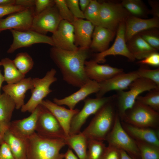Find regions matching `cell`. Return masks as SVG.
<instances>
[{"instance_id": "f546056e", "label": "cell", "mask_w": 159, "mask_h": 159, "mask_svg": "<svg viewBox=\"0 0 159 159\" xmlns=\"http://www.w3.org/2000/svg\"><path fill=\"white\" fill-rule=\"evenodd\" d=\"M4 67V81L7 84L17 82L25 78V75L23 74L17 68L13 60L9 58H3L0 61V66Z\"/></svg>"}, {"instance_id": "44dd1931", "label": "cell", "mask_w": 159, "mask_h": 159, "mask_svg": "<svg viewBox=\"0 0 159 159\" xmlns=\"http://www.w3.org/2000/svg\"><path fill=\"white\" fill-rule=\"evenodd\" d=\"M34 87L33 78H24L14 84H7L2 86L4 92L9 95L14 101L16 110L21 109L25 104V94Z\"/></svg>"}, {"instance_id": "8d00e7d4", "label": "cell", "mask_w": 159, "mask_h": 159, "mask_svg": "<svg viewBox=\"0 0 159 159\" xmlns=\"http://www.w3.org/2000/svg\"><path fill=\"white\" fill-rule=\"evenodd\" d=\"M150 46L158 51L159 49V30L158 28L148 29L138 33Z\"/></svg>"}, {"instance_id": "ac0fdd59", "label": "cell", "mask_w": 159, "mask_h": 159, "mask_svg": "<svg viewBox=\"0 0 159 159\" xmlns=\"http://www.w3.org/2000/svg\"><path fill=\"white\" fill-rule=\"evenodd\" d=\"M85 70L90 80L98 83L124 72L122 69L112 67L107 64H100L93 59L85 61Z\"/></svg>"}, {"instance_id": "836d02e7", "label": "cell", "mask_w": 159, "mask_h": 159, "mask_svg": "<svg viewBox=\"0 0 159 159\" xmlns=\"http://www.w3.org/2000/svg\"><path fill=\"white\" fill-rule=\"evenodd\" d=\"M135 141L139 150L140 159H159V147L144 142Z\"/></svg>"}, {"instance_id": "e575fe53", "label": "cell", "mask_w": 159, "mask_h": 159, "mask_svg": "<svg viewBox=\"0 0 159 159\" xmlns=\"http://www.w3.org/2000/svg\"><path fill=\"white\" fill-rule=\"evenodd\" d=\"M100 3L96 0H90V3L84 12L85 18L95 26H100Z\"/></svg>"}, {"instance_id": "5b68a950", "label": "cell", "mask_w": 159, "mask_h": 159, "mask_svg": "<svg viewBox=\"0 0 159 159\" xmlns=\"http://www.w3.org/2000/svg\"><path fill=\"white\" fill-rule=\"evenodd\" d=\"M122 120L138 127L155 128L159 123V112L136 100L132 107L126 111Z\"/></svg>"}, {"instance_id": "277c9868", "label": "cell", "mask_w": 159, "mask_h": 159, "mask_svg": "<svg viewBox=\"0 0 159 159\" xmlns=\"http://www.w3.org/2000/svg\"><path fill=\"white\" fill-rule=\"evenodd\" d=\"M128 91H117L115 95L114 101L118 110L117 114L122 120L126 111L132 107L140 94L146 91L159 89V87L150 80L139 77L130 85Z\"/></svg>"}, {"instance_id": "11a10c76", "label": "cell", "mask_w": 159, "mask_h": 159, "mask_svg": "<svg viewBox=\"0 0 159 159\" xmlns=\"http://www.w3.org/2000/svg\"></svg>"}, {"instance_id": "ffe728a7", "label": "cell", "mask_w": 159, "mask_h": 159, "mask_svg": "<svg viewBox=\"0 0 159 159\" xmlns=\"http://www.w3.org/2000/svg\"><path fill=\"white\" fill-rule=\"evenodd\" d=\"M80 88L77 91L63 98H54L53 102L59 105H66L69 109L74 110L77 103L85 100L88 95L97 93L99 86L98 83L90 80Z\"/></svg>"}, {"instance_id": "9c48e42d", "label": "cell", "mask_w": 159, "mask_h": 159, "mask_svg": "<svg viewBox=\"0 0 159 159\" xmlns=\"http://www.w3.org/2000/svg\"><path fill=\"white\" fill-rule=\"evenodd\" d=\"M115 95L100 98H87L84 100V106L72 118L70 125L69 135L78 134L88 118L95 114L103 106L113 100Z\"/></svg>"}, {"instance_id": "4316f807", "label": "cell", "mask_w": 159, "mask_h": 159, "mask_svg": "<svg viewBox=\"0 0 159 159\" xmlns=\"http://www.w3.org/2000/svg\"><path fill=\"white\" fill-rule=\"evenodd\" d=\"M3 141L8 145L15 159H26V140L16 137L8 129L4 133Z\"/></svg>"}, {"instance_id": "83f0119b", "label": "cell", "mask_w": 159, "mask_h": 159, "mask_svg": "<svg viewBox=\"0 0 159 159\" xmlns=\"http://www.w3.org/2000/svg\"><path fill=\"white\" fill-rule=\"evenodd\" d=\"M64 139L66 145L74 151L79 159H86L88 139L82 132L70 135Z\"/></svg>"}, {"instance_id": "6da1fadb", "label": "cell", "mask_w": 159, "mask_h": 159, "mask_svg": "<svg viewBox=\"0 0 159 159\" xmlns=\"http://www.w3.org/2000/svg\"><path fill=\"white\" fill-rule=\"evenodd\" d=\"M50 54L63 80L68 84L80 88L90 80L85 70V62L90 56L89 49L79 47L76 50L70 51L53 47Z\"/></svg>"}, {"instance_id": "4dcf8cb0", "label": "cell", "mask_w": 159, "mask_h": 159, "mask_svg": "<svg viewBox=\"0 0 159 159\" xmlns=\"http://www.w3.org/2000/svg\"><path fill=\"white\" fill-rule=\"evenodd\" d=\"M120 3L132 16L146 19L150 14V10L141 0H123Z\"/></svg>"}, {"instance_id": "1f68e13d", "label": "cell", "mask_w": 159, "mask_h": 159, "mask_svg": "<svg viewBox=\"0 0 159 159\" xmlns=\"http://www.w3.org/2000/svg\"><path fill=\"white\" fill-rule=\"evenodd\" d=\"M13 61L18 70L25 75L32 69L34 64L32 58L26 52L17 54Z\"/></svg>"}, {"instance_id": "2e32d148", "label": "cell", "mask_w": 159, "mask_h": 159, "mask_svg": "<svg viewBox=\"0 0 159 159\" xmlns=\"http://www.w3.org/2000/svg\"><path fill=\"white\" fill-rule=\"evenodd\" d=\"M139 77L136 71L127 73L123 72L99 83V89L96 94V97H102L106 93L112 90H125L129 88L134 81Z\"/></svg>"}, {"instance_id": "f907efd6", "label": "cell", "mask_w": 159, "mask_h": 159, "mask_svg": "<svg viewBox=\"0 0 159 159\" xmlns=\"http://www.w3.org/2000/svg\"><path fill=\"white\" fill-rule=\"evenodd\" d=\"M15 0H0V6L14 5Z\"/></svg>"}, {"instance_id": "603a6c76", "label": "cell", "mask_w": 159, "mask_h": 159, "mask_svg": "<svg viewBox=\"0 0 159 159\" xmlns=\"http://www.w3.org/2000/svg\"><path fill=\"white\" fill-rule=\"evenodd\" d=\"M72 24L74 27L75 46L89 49L95 26L87 20L76 18Z\"/></svg>"}, {"instance_id": "d6986e66", "label": "cell", "mask_w": 159, "mask_h": 159, "mask_svg": "<svg viewBox=\"0 0 159 159\" xmlns=\"http://www.w3.org/2000/svg\"><path fill=\"white\" fill-rule=\"evenodd\" d=\"M40 105L54 115L62 127L66 136H69L72 119L80 110L77 109H67L48 99L43 100Z\"/></svg>"}, {"instance_id": "60d3db41", "label": "cell", "mask_w": 159, "mask_h": 159, "mask_svg": "<svg viewBox=\"0 0 159 159\" xmlns=\"http://www.w3.org/2000/svg\"><path fill=\"white\" fill-rule=\"evenodd\" d=\"M26 8L16 5L0 6V18L8 14L23 10Z\"/></svg>"}, {"instance_id": "3957f363", "label": "cell", "mask_w": 159, "mask_h": 159, "mask_svg": "<svg viewBox=\"0 0 159 159\" xmlns=\"http://www.w3.org/2000/svg\"><path fill=\"white\" fill-rule=\"evenodd\" d=\"M114 99L97 112L89 125L82 132L88 139L106 140L112 127L116 114L112 102Z\"/></svg>"}, {"instance_id": "f6af8a7d", "label": "cell", "mask_w": 159, "mask_h": 159, "mask_svg": "<svg viewBox=\"0 0 159 159\" xmlns=\"http://www.w3.org/2000/svg\"><path fill=\"white\" fill-rule=\"evenodd\" d=\"M0 159H15L8 145L4 141L0 144Z\"/></svg>"}, {"instance_id": "8992f818", "label": "cell", "mask_w": 159, "mask_h": 159, "mask_svg": "<svg viewBox=\"0 0 159 159\" xmlns=\"http://www.w3.org/2000/svg\"><path fill=\"white\" fill-rule=\"evenodd\" d=\"M57 71L54 68L47 71L42 78H33L34 87L31 90L30 98L21 108L22 112L32 113L40 105L52 90L50 85L57 80L55 76Z\"/></svg>"}, {"instance_id": "e0dca14e", "label": "cell", "mask_w": 159, "mask_h": 159, "mask_svg": "<svg viewBox=\"0 0 159 159\" xmlns=\"http://www.w3.org/2000/svg\"><path fill=\"white\" fill-rule=\"evenodd\" d=\"M51 37L54 47L70 51H75L78 48L74 43L73 26L66 20L61 21Z\"/></svg>"}, {"instance_id": "7bdbcfd3", "label": "cell", "mask_w": 159, "mask_h": 159, "mask_svg": "<svg viewBox=\"0 0 159 159\" xmlns=\"http://www.w3.org/2000/svg\"><path fill=\"white\" fill-rule=\"evenodd\" d=\"M102 159H121L120 150L108 145L106 147Z\"/></svg>"}, {"instance_id": "484cf974", "label": "cell", "mask_w": 159, "mask_h": 159, "mask_svg": "<svg viewBox=\"0 0 159 159\" xmlns=\"http://www.w3.org/2000/svg\"><path fill=\"white\" fill-rule=\"evenodd\" d=\"M126 43L129 51L135 59H142L158 51L148 44L138 34L133 36Z\"/></svg>"}, {"instance_id": "681fc988", "label": "cell", "mask_w": 159, "mask_h": 159, "mask_svg": "<svg viewBox=\"0 0 159 159\" xmlns=\"http://www.w3.org/2000/svg\"><path fill=\"white\" fill-rule=\"evenodd\" d=\"M64 159H79L70 148H69L64 153Z\"/></svg>"}, {"instance_id": "bcb514c9", "label": "cell", "mask_w": 159, "mask_h": 159, "mask_svg": "<svg viewBox=\"0 0 159 159\" xmlns=\"http://www.w3.org/2000/svg\"><path fill=\"white\" fill-rule=\"evenodd\" d=\"M149 4L151 7L150 10V14L152 15L153 17L159 18V2L156 1H149Z\"/></svg>"}, {"instance_id": "74e56055", "label": "cell", "mask_w": 159, "mask_h": 159, "mask_svg": "<svg viewBox=\"0 0 159 159\" xmlns=\"http://www.w3.org/2000/svg\"><path fill=\"white\" fill-rule=\"evenodd\" d=\"M54 1L62 19L72 23L75 18L68 7L65 0H54Z\"/></svg>"}, {"instance_id": "ab89813d", "label": "cell", "mask_w": 159, "mask_h": 159, "mask_svg": "<svg viewBox=\"0 0 159 159\" xmlns=\"http://www.w3.org/2000/svg\"><path fill=\"white\" fill-rule=\"evenodd\" d=\"M67 4L75 18L85 19L84 12L81 10L78 0H65Z\"/></svg>"}, {"instance_id": "8fae6325", "label": "cell", "mask_w": 159, "mask_h": 159, "mask_svg": "<svg viewBox=\"0 0 159 159\" xmlns=\"http://www.w3.org/2000/svg\"><path fill=\"white\" fill-rule=\"evenodd\" d=\"M13 37V42L7 50L8 54L13 53L18 49L27 47L39 43L49 44L54 47L51 37L42 34L32 30L19 31L11 29Z\"/></svg>"}, {"instance_id": "ee69618b", "label": "cell", "mask_w": 159, "mask_h": 159, "mask_svg": "<svg viewBox=\"0 0 159 159\" xmlns=\"http://www.w3.org/2000/svg\"><path fill=\"white\" fill-rule=\"evenodd\" d=\"M54 4V0H35L34 8L35 15L38 14Z\"/></svg>"}, {"instance_id": "f5cc1de1", "label": "cell", "mask_w": 159, "mask_h": 159, "mask_svg": "<svg viewBox=\"0 0 159 159\" xmlns=\"http://www.w3.org/2000/svg\"><path fill=\"white\" fill-rule=\"evenodd\" d=\"M6 131V130L0 122V145L3 141L4 136Z\"/></svg>"}, {"instance_id": "ba28073f", "label": "cell", "mask_w": 159, "mask_h": 159, "mask_svg": "<svg viewBox=\"0 0 159 159\" xmlns=\"http://www.w3.org/2000/svg\"><path fill=\"white\" fill-rule=\"evenodd\" d=\"M131 15L120 3H100V26L117 32L120 24Z\"/></svg>"}, {"instance_id": "816d5d0a", "label": "cell", "mask_w": 159, "mask_h": 159, "mask_svg": "<svg viewBox=\"0 0 159 159\" xmlns=\"http://www.w3.org/2000/svg\"><path fill=\"white\" fill-rule=\"evenodd\" d=\"M121 154V159H136L130 156L125 151L120 150Z\"/></svg>"}, {"instance_id": "f1b7e54d", "label": "cell", "mask_w": 159, "mask_h": 159, "mask_svg": "<svg viewBox=\"0 0 159 159\" xmlns=\"http://www.w3.org/2000/svg\"><path fill=\"white\" fill-rule=\"evenodd\" d=\"M15 108L13 100L6 93L1 94L0 95V122L6 131L8 129Z\"/></svg>"}, {"instance_id": "52a82bcc", "label": "cell", "mask_w": 159, "mask_h": 159, "mask_svg": "<svg viewBox=\"0 0 159 159\" xmlns=\"http://www.w3.org/2000/svg\"><path fill=\"white\" fill-rule=\"evenodd\" d=\"M105 140L108 145L125 151L134 158L140 159L139 150L135 141L124 129L117 113L112 127Z\"/></svg>"}, {"instance_id": "d4e9b609", "label": "cell", "mask_w": 159, "mask_h": 159, "mask_svg": "<svg viewBox=\"0 0 159 159\" xmlns=\"http://www.w3.org/2000/svg\"><path fill=\"white\" fill-rule=\"evenodd\" d=\"M122 124L125 130L135 140L159 147L158 132L153 128L138 127L126 123Z\"/></svg>"}, {"instance_id": "f35d334b", "label": "cell", "mask_w": 159, "mask_h": 159, "mask_svg": "<svg viewBox=\"0 0 159 159\" xmlns=\"http://www.w3.org/2000/svg\"><path fill=\"white\" fill-rule=\"evenodd\" d=\"M136 71L139 77L150 80L159 87V68L151 69L144 67H141Z\"/></svg>"}, {"instance_id": "7402d4cb", "label": "cell", "mask_w": 159, "mask_h": 159, "mask_svg": "<svg viewBox=\"0 0 159 159\" xmlns=\"http://www.w3.org/2000/svg\"><path fill=\"white\" fill-rule=\"evenodd\" d=\"M125 39L126 42L135 35L148 29L159 27V18L142 19L131 15L124 21Z\"/></svg>"}, {"instance_id": "c3c4849f", "label": "cell", "mask_w": 159, "mask_h": 159, "mask_svg": "<svg viewBox=\"0 0 159 159\" xmlns=\"http://www.w3.org/2000/svg\"><path fill=\"white\" fill-rule=\"evenodd\" d=\"M90 0H80L79 3L81 10L84 12L89 6Z\"/></svg>"}, {"instance_id": "b9f144b4", "label": "cell", "mask_w": 159, "mask_h": 159, "mask_svg": "<svg viewBox=\"0 0 159 159\" xmlns=\"http://www.w3.org/2000/svg\"><path fill=\"white\" fill-rule=\"evenodd\" d=\"M138 63L142 65H148L155 67L159 66V54L157 52L151 53Z\"/></svg>"}, {"instance_id": "d6a6232c", "label": "cell", "mask_w": 159, "mask_h": 159, "mask_svg": "<svg viewBox=\"0 0 159 159\" xmlns=\"http://www.w3.org/2000/svg\"><path fill=\"white\" fill-rule=\"evenodd\" d=\"M106 147L103 141L88 139L86 159H102Z\"/></svg>"}, {"instance_id": "30bf717a", "label": "cell", "mask_w": 159, "mask_h": 159, "mask_svg": "<svg viewBox=\"0 0 159 159\" xmlns=\"http://www.w3.org/2000/svg\"><path fill=\"white\" fill-rule=\"evenodd\" d=\"M42 106L37 122L35 132L44 138L64 139L66 136L62 127L54 115Z\"/></svg>"}, {"instance_id": "4fadbf2b", "label": "cell", "mask_w": 159, "mask_h": 159, "mask_svg": "<svg viewBox=\"0 0 159 159\" xmlns=\"http://www.w3.org/2000/svg\"><path fill=\"white\" fill-rule=\"evenodd\" d=\"M125 26L124 21L119 25L116 32V38L114 43L105 51L94 54V60L97 63H104L106 57L109 55H120L125 57L131 62L135 59L129 51L125 39Z\"/></svg>"}, {"instance_id": "db71d44e", "label": "cell", "mask_w": 159, "mask_h": 159, "mask_svg": "<svg viewBox=\"0 0 159 159\" xmlns=\"http://www.w3.org/2000/svg\"><path fill=\"white\" fill-rule=\"evenodd\" d=\"M4 81V75L2 74L0 70V95L1 93V89L2 88V85Z\"/></svg>"}, {"instance_id": "cb8c5ba5", "label": "cell", "mask_w": 159, "mask_h": 159, "mask_svg": "<svg viewBox=\"0 0 159 159\" xmlns=\"http://www.w3.org/2000/svg\"><path fill=\"white\" fill-rule=\"evenodd\" d=\"M116 33V31L101 26H95L89 49L98 53L105 51L109 48L110 43Z\"/></svg>"}, {"instance_id": "5bb4252c", "label": "cell", "mask_w": 159, "mask_h": 159, "mask_svg": "<svg viewBox=\"0 0 159 159\" xmlns=\"http://www.w3.org/2000/svg\"><path fill=\"white\" fill-rule=\"evenodd\" d=\"M34 6L11 14L0 19V32L7 29L19 31L31 30L34 14Z\"/></svg>"}, {"instance_id": "7dc6e473", "label": "cell", "mask_w": 159, "mask_h": 159, "mask_svg": "<svg viewBox=\"0 0 159 159\" xmlns=\"http://www.w3.org/2000/svg\"><path fill=\"white\" fill-rule=\"evenodd\" d=\"M35 0H15V5L26 8L34 6Z\"/></svg>"}, {"instance_id": "7a4b0ae2", "label": "cell", "mask_w": 159, "mask_h": 159, "mask_svg": "<svg viewBox=\"0 0 159 159\" xmlns=\"http://www.w3.org/2000/svg\"><path fill=\"white\" fill-rule=\"evenodd\" d=\"M26 159H63L60 151L66 145L63 139L40 136L35 132L26 140Z\"/></svg>"}, {"instance_id": "7c38bea8", "label": "cell", "mask_w": 159, "mask_h": 159, "mask_svg": "<svg viewBox=\"0 0 159 159\" xmlns=\"http://www.w3.org/2000/svg\"><path fill=\"white\" fill-rule=\"evenodd\" d=\"M62 20L54 4L34 16L31 30L44 35L48 32L53 33Z\"/></svg>"}, {"instance_id": "9a60e30c", "label": "cell", "mask_w": 159, "mask_h": 159, "mask_svg": "<svg viewBox=\"0 0 159 159\" xmlns=\"http://www.w3.org/2000/svg\"><path fill=\"white\" fill-rule=\"evenodd\" d=\"M42 108L40 105L28 117L11 121L8 130L16 137L26 140L35 132L37 122Z\"/></svg>"}, {"instance_id": "d590c367", "label": "cell", "mask_w": 159, "mask_h": 159, "mask_svg": "<svg viewBox=\"0 0 159 159\" xmlns=\"http://www.w3.org/2000/svg\"><path fill=\"white\" fill-rule=\"evenodd\" d=\"M148 92L144 96H139L136 100L159 112V89H154Z\"/></svg>"}]
</instances>
